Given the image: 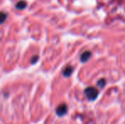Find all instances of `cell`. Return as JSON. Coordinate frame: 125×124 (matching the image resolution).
Returning a JSON list of instances; mask_svg holds the SVG:
<instances>
[{"label":"cell","mask_w":125,"mask_h":124,"mask_svg":"<svg viewBox=\"0 0 125 124\" xmlns=\"http://www.w3.org/2000/svg\"><path fill=\"white\" fill-rule=\"evenodd\" d=\"M26 6H27V3H26V1H20L16 3L15 8H16L17 10H24Z\"/></svg>","instance_id":"5b68a950"},{"label":"cell","mask_w":125,"mask_h":124,"mask_svg":"<svg viewBox=\"0 0 125 124\" xmlns=\"http://www.w3.org/2000/svg\"><path fill=\"white\" fill-rule=\"evenodd\" d=\"M91 57V53L89 51H85L81 55V61L82 62H86L89 60V58Z\"/></svg>","instance_id":"3957f363"},{"label":"cell","mask_w":125,"mask_h":124,"mask_svg":"<svg viewBox=\"0 0 125 124\" xmlns=\"http://www.w3.org/2000/svg\"><path fill=\"white\" fill-rule=\"evenodd\" d=\"M105 79H100L99 82H98V86L100 87V88H103L105 86Z\"/></svg>","instance_id":"52a82bcc"},{"label":"cell","mask_w":125,"mask_h":124,"mask_svg":"<svg viewBox=\"0 0 125 124\" xmlns=\"http://www.w3.org/2000/svg\"><path fill=\"white\" fill-rule=\"evenodd\" d=\"M7 17H8V15L5 12H0V25L6 20Z\"/></svg>","instance_id":"8992f818"},{"label":"cell","mask_w":125,"mask_h":124,"mask_svg":"<svg viewBox=\"0 0 125 124\" xmlns=\"http://www.w3.org/2000/svg\"><path fill=\"white\" fill-rule=\"evenodd\" d=\"M38 60V55H36V56H33L32 58H31V64H35L37 61Z\"/></svg>","instance_id":"ba28073f"},{"label":"cell","mask_w":125,"mask_h":124,"mask_svg":"<svg viewBox=\"0 0 125 124\" xmlns=\"http://www.w3.org/2000/svg\"><path fill=\"white\" fill-rule=\"evenodd\" d=\"M73 68L71 66H67L64 69V71H63V75L65 76H70L72 75V73H73Z\"/></svg>","instance_id":"277c9868"},{"label":"cell","mask_w":125,"mask_h":124,"mask_svg":"<svg viewBox=\"0 0 125 124\" xmlns=\"http://www.w3.org/2000/svg\"><path fill=\"white\" fill-rule=\"evenodd\" d=\"M67 105H66V104H61L59 106H58L57 108H56V115L59 116H63L64 115L66 114V112H67Z\"/></svg>","instance_id":"7a4b0ae2"},{"label":"cell","mask_w":125,"mask_h":124,"mask_svg":"<svg viewBox=\"0 0 125 124\" xmlns=\"http://www.w3.org/2000/svg\"><path fill=\"white\" fill-rule=\"evenodd\" d=\"M84 93H85L86 96H87L88 99L89 100H94L99 95V91L96 89L94 87H89L84 90Z\"/></svg>","instance_id":"6da1fadb"}]
</instances>
